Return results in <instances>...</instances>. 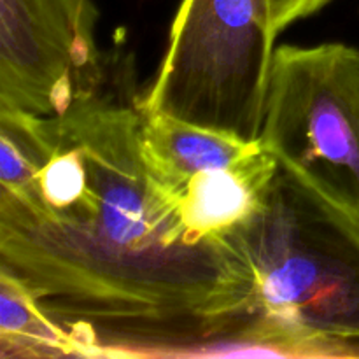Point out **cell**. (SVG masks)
<instances>
[{
	"label": "cell",
	"mask_w": 359,
	"mask_h": 359,
	"mask_svg": "<svg viewBox=\"0 0 359 359\" xmlns=\"http://www.w3.org/2000/svg\"><path fill=\"white\" fill-rule=\"evenodd\" d=\"M51 149L0 189V270L70 332L83 358H198L258 314L228 238L195 241L140 149L139 98L102 83L48 116Z\"/></svg>",
	"instance_id": "6da1fadb"
},
{
	"label": "cell",
	"mask_w": 359,
	"mask_h": 359,
	"mask_svg": "<svg viewBox=\"0 0 359 359\" xmlns=\"http://www.w3.org/2000/svg\"><path fill=\"white\" fill-rule=\"evenodd\" d=\"M255 277L258 314L359 358V226L279 167L262 209L228 235Z\"/></svg>",
	"instance_id": "7a4b0ae2"
},
{
	"label": "cell",
	"mask_w": 359,
	"mask_h": 359,
	"mask_svg": "<svg viewBox=\"0 0 359 359\" xmlns=\"http://www.w3.org/2000/svg\"><path fill=\"white\" fill-rule=\"evenodd\" d=\"M276 37L270 0H182L140 107L255 142Z\"/></svg>",
	"instance_id": "3957f363"
},
{
	"label": "cell",
	"mask_w": 359,
	"mask_h": 359,
	"mask_svg": "<svg viewBox=\"0 0 359 359\" xmlns=\"http://www.w3.org/2000/svg\"><path fill=\"white\" fill-rule=\"evenodd\" d=\"M259 139L280 167L359 226V48L276 49Z\"/></svg>",
	"instance_id": "277c9868"
},
{
	"label": "cell",
	"mask_w": 359,
	"mask_h": 359,
	"mask_svg": "<svg viewBox=\"0 0 359 359\" xmlns=\"http://www.w3.org/2000/svg\"><path fill=\"white\" fill-rule=\"evenodd\" d=\"M93 0H0V105L62 116L102 83Z\"/></svg>",
	"instance_id": "5b68a950"
},
{
	"label": "cell",
	"mask_w": 359,
	"mask_h": 359,
	"mask_svg": "<svg viewBox=\"0 0 359 359\" xmlns=\"http://www.w3.org/2000/svg\"><path fill=\"white\" fill-rule=\"evenodd\" d=\"M279 167L262 142L248 156L195 174L174 191L182 226L195 241L226 238L262 209Z\"/></svg>",
	"instance_id": "8992f818"
},
{
	"label": "cell",
	"mask_w": 359,
	"mask_h": 359,
	"mask_svg": "<svg viewBox=\"0 0 359 359\" xmlns=\"http://www.w3.org/2000/svg\"><path fill=\"white\" fill-rule=\"evenodd\" d=\"M140 149L151 174L168 191H177L189 177L223 167L262 146L230 133L203 128L158 111L140 107Z\"/></svg>",
	"instance_id": "52a82bcc"
},
{
	"label": "cell",
	"mask_w": 359,
	"mask_h": 359,
	"mask_svg": "<svg viewBox=\"0 0 359 359\" xmlns=\"http://www.w3.org/2000/svg\"><path fill=\"white\" fill-rule=\"evenodd\" d=\"M0 358H83L70 332L18 279L0 270Z\"/></svg>",
	"instance_id": "ba28073f"
},
{
	"label": "cell",
	"mask_w": 359,
	"mask_h": 359,
	"mask_svg": "<svg viewBox=\"0 0 359 359\" xmlns=\"http://www.w3.org/2000/svg\"><path fill=\"white\" fill-rule=\"evenodd\" d=\"M328 2L330 0H270L273 34L279 35L284 28L311 16Z\"/></svg>",
	"instance_id": "9c48e42d"
}]
</instances>
